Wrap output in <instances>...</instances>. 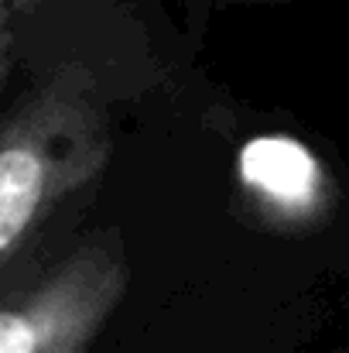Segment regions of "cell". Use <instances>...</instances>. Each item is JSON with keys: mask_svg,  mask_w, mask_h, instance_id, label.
Listing matches in <instances>:
<instances>
[{"mask_svg": "<svg viewBox=\"0 0 349 353\" xmlns=\"http://www.w3.org/2000/svg\"><path fill=\"white\" fill-rule=\"evenodd\" d=\"M110 123L86 69L65 65L31 86L0 130V264L10 268L41 220L96 179Z\"/></svg>", "mask_w": 349, "mask_h": 353, "instance_id": "6da1fadb", "label": "cell"}, {"mask_svg": "<svg viewBox=\"0 0 349 353\" xmlns=\"http://www.w3.org/2000/svg\"><path fill=\"white\" fill-rule=\"evenodd\" d=\"M127 288L116 236L69 254L41 285L10 295L0 309V353H86Z\"/></svg>", "mask_w": 349, "mask_h": 353, "instance_id": "7a4b0ae2", "label": "cell"}, {"mask_svg": "<svg viewBox=\"0 0 349 353\" xmlns=\"http://www.w3.org/2000/svg\"><path fill=\"white\" fill-rule=\"evenodd\" d=\"M240 182L277 223H302L326 206V175L295 137H257L240 151Z\"/></svg>", "mask_w": 349, "mask_h": 353, "instance_id": "3957f363", "label": "cell"}, {"mask_svg": "<svg viewBox=\"0 0 349 353\" xmlns=\"http://www.w3.org/2000/svg\"><path fill=\"white\" fill-rule=\"evenodd\" d=\"M45 0H0V62H3V76L10 72L14 62V41H17V28L21 21H28Z\"/></svg>", "mask_w": 349, "mask_h": 353, "instance_id": "277c9868", "label": "cell"}]
</instances>
